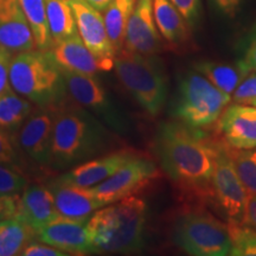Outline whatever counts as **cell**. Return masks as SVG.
<instances>
[{
	"label": "cell",
	"mask_w": 256,
	"mask_h": 256,
	"mask_svg": "<svg viewBox=\"0 0 256 256\" xmlns=\"http://www.w3.org/2000/svg\"><path fill=\"white\" fill-rule=\"evenodd\" d=\"M217 138L177 120L156 128L153 150L160 168L185 200L200 204L212 198Z\"/></svg>",
	"instance_id": "cell-1"
},
{
	"label": "cell",
	"mask_w": 256,
	"mask_h": 256,
	"mask_svg": "<svg viewBox=\"0 0 256 256\" xmlns=\"http://www.w3.org/2000/svg\"><path fill=\"white\" fill-rule=\"evenodd\" d=\"M113 136L100 119L76 102L56 106L49 168L69 170L110 150Z\"/></svg>",
	"instance_id": "cell-2"
},
{
	"label": "cell",
	"mask_w": 256,
	"mask_h": 256,
	"mask_svg": "<svg viewBox=\"0 0 256 256\" xmlns=\"http://www.w3.org/2000/svg\"><path fill=\"white\" fill-rule=\"evenodd\" d=\"M146 217L145 200L133 194L96 210L87 222L96 252L126 255L142 250Z\"/></svg>",
	"instance_id": "cell-3"
},
{
	"label": "cell",
	"mask_w": 256,
	"mask_h": 256,
	"mask_svg": "<svg viewBox=\"0 0 256 256\" xmlns=\"http://www.w3.org/2000/svg\"><path fill=\"white\" fill-rule=\"evenodd\" d=\"M10 83L37 107H56L69 98L62 69L48 51L34 49L14 55Z\"/></svg>",
	"instance_id": "cell-4"
},
{
	"label": "cell",
	"mask_w": 256,
	"mask_h": 256,
	"mask_svg": "<svg viewBox=\"0 0 256 256\" xmlns=\"http://www.w3.org/2000/svg\"><path fill=\"white\" fill-rule=\"evenodd\" d=\"M114 72L124 88L147 114L158 116L168 98V78L156 55L122 49L114 58Z\"/></svg>",
	"instance_id": "cell-5"
},
{
	"label": "cell",
	"mask_w": 256,
	"mask_h": 256,
	"mask_svg": "<svg viewBox=\"0 0 256 256\" xmlns=\"http://www.w3.org/2000/svg\"><path fill=\"white\" fill-rule=\"evenodd\" d=\"M230 101L232 95L220 90L192 69L178 76L170 114L188 127L204 130L217 122Z\"/></svg>",
	"instance_id": "cell-6"
},
{
	"label": "cell",
	"mask_w": 256,
	"mask_h": 256,
	"mask_svg": "<svg viewBox=\"0 0 256 256\" xmlns=\"http://www.w3.org/2000/svg\"><path fill=\"white\" fill-rule=\"evenodd\" d=\"M172 241L188 255H232V243L228 224L204 209L202 204L178 214L172 226Z\"/></svg>",
	"instance_id": "cell-7"
},
{
	"label": "cell",
	"mask_w": 256,
	"mask_h": 256,
	"mask_svg": "<svg viewBox=\"0 0 256 256\" xmlns=\"http://www.w3.org/2000/svg\"><path fill=\"white\" fill-rule=\"evenodd\" d=\"M68 96L74 102L94 114L115 133L127 134L130 122L96 75H84L62 70Z\"/></svg>",
	"instance_id": "cell-8"
},
{
	"label": "cell",
	"mask_w": 256,
	"mask_h": 256,
	"mask_svg": "<svg viewBox=\"0 0 256 256\" xmlns=\"http://www.w3.org/2000/svg\"><path fill=\"white\" fill-rule=\"evenodd\" d=\"M247 191L226 152L223 138H217V154L212 174V200L229 222L243 224Z\"/></svg>",
	"instance_id": "cell-9"
},
{
	"label": "cell",
	"mask_w": 256,
	"mask_h": 256,
	"mask_svg": "<svg viewBox=\"0 0 256 256\" xmlns=\"http://www.w3.org/2000/svg\"><path fill=\"white\" fill-rule=\"evenodd\" d=\"M158 176L159 171L154 162L139 153L124 162L110 178L90 188V190L106 206H108L136 194Z\"/></svg>",
	"instance_id": "cell-10"
},
{
	"label": "cell",
	"mask_w": 256,
	"mask_h": 256,
	"mask_svg": "<svg viewBox=\"0 0 256 256\" xmlns=\"http://www.w3.org/2000/svg\"><path fill=\"white\" fill-rule=\"evenodd\" d=\"M56 107H37L14 138L22 154L34 164L49 168Z\"/></svg>",
	"instance_id": "cell-11"
},
{
	"label": "cell",
	"mask_w": 256,
	"mask_h": 256,
	"mask_svg": "<svg viewBox=\"0 0 256 256\" xmlns=\"http://www.w3.org/2000/svg\"><path fill=\"white\" fill-rule=\"evenodd\" d=\"M75 16L78 32L92 54L104 64L106 72L114 68L115 52L104 20L98 10L86 0H68Z\"/></svg>",
	"instance_id": "cell-12"
},
{
	"label": "cell",
	"mask_w": 256,
	"mask_h": 256,
	"mask_svg": "<svg viewBox=\"0 0 256 256\" xmlns=\"http://www.w3.org/2000/svg\"><path fill=\"white\" fill-rule=\"evenodd\" d=\"M88 220H78L58 216L37 232V238L46 244L52 246L68 255L95 254Z\"/></svg>",
	"instance_id": "cell-13"
},
{
	"label": "cell",
	"mask_w": 256,
	"mask_h": 256,
	"mask_svg": "<svg viewBox=\"0 0 256 256\" xmlns=\"http://www.w3.org/2000/svg\"><path fill=\"white\" fill-rule=\"evenodd\" d=\"M165 48L153 14V0H136L128 20L124 49L142 55H156Z\"/></svg>",
	"instance_id": "cell-14"
},
{
	"label": "cell",
	"mask_w": 256,
	"mask_h": 256,
	"mask_svg": "<svg viewBox=\"0 0 256 256\" xmlns=\"http://www.w3.org/2000/svg\"><path fill=\"white\" fill-rule=\"evenodd\" d=\"M138 154L139 153L132 150H120L116 152L106 153L74 166L56 179L62 183L75 185V186L94 188L110 178L124 162Z\"/></svg>",
	"instance_id": "cell-15"
},
{
	"label": "cell",
	"mask_w": 256,
	"mask_h": 256,
	"mask_svg": "<svg viewBox=\"0 0 256 256\" xmlns=\"http://www.w3.org/2000/svg\"><path fill=\"white\" fill-rule=\"evenodd\" d=\"M0 46L12 55L36 49L19 0H0Z\"/></svg>",
	"instance_id": "cell-16"
},
{
	"label": "cell",
	"mask_w": 256,
	"mask_h": 256,
	"mask_svg": "<svg viewBox=\"0 0 256 256\" xmlns=\"http://www.w3.org/2000/svg\"><path fill=\"white\" fill-rule=\"evenodd\" d=\"M218 130L224 142L236 148H256V107L234 104L220 114Z\"/></svg>",
	"instance_id": "cell-17"
},
{
	"label": "cell",
	"mask_w": 256,
	"mask_h": 256,
	"mask_svg": "<svg viewBox=\"0 0 256 256\" xmlns=\"http://www.w3.org/2000/svg\"><path fill=\"white\" fill-rule=\"evenodd\" d=\"M46 185L52 194L60 215L63 217L88 220L96 210L106 206L100 198L92 194L90 188L69 185L56 178Z\"/></svg>",
	"instance_id": "cell-18"
},
{
	"label": "cell",
	"mask_w": 256,
	"mask_h": 256,
	"mask_svg": "<svg viewBox=\"0 0 256 256\" xmlns=\"http://www.w3.org/2000/svg\"><path fill=\"white\" fill-rule=\"evenodd\" d=\"M48 52L60 68L66 72L84 75H96L98 72H106L104 64L92 55L78 34L54 42Z\"/></svg>",
	"instance_id": "cell-19"
},
{
	"label": "cell",
	"mask_w": 256,
	"mask_h": 256,
	"mask_svg": "<svg viewBox=\"0 0 256 256\" xmlns=\"http://www.w3.org/2000/svg\"><path fill=\"white\" fill-rule=\"evenodd\" d=\"M16 215L23 218L36 232L60 216L55 200L48 185L28 184L18 200Z\"/></svg>",
	"instance_id": "cell-20"
},
{
	"label": "cell",
	"mask_w": 256,
	"mask_h": 256,
	"mask_svg": "<svg viewBox=\"0 0 256 256\" xmlns=\"http://www.w3.org/2000/svg\"><path fill=\"white\" fill-rule=\"evenodd\" d=\"M153 14L159 34L166 43L174 46L188 43L190 26L171 0H153Z\"/></svg>",
	"instance_id": "cell-21"
},
{
	"label": "cell",
	"mask_w": 256,
	"mask_h": 256,
	"mask_svg": "<svg viewBox=\"0 0 256 256\" xmlns=\"http://www.w3.org/2000/svg\"><path fill=\"white\" fill-rule=\"evenodd\" d=\"M194 69L212 83L216 88L229 95H232L243 80L250 74L243 66L241 60H238L235 64L203 60L194 63Z\"/></svg>",
	"instance_id": "cell-22"
},
{
	"label": "cell",
	"mask_w": 256,
	"mask_h": 256,
	"mask_svg": "<svg viewBox=\"0 0 256 256\" xmlns=\"http://www.w3.org/2000/svg\"><path fill=\"white\" fill-rule=\"evenodd\" d=\"M37 232L23 218L16 215L0 222V256L20 255Z\"/></svg>",
	"instance_id": "cell-23"
},
{
	"label": "cell",
	"mask_w": 256,
	"mask_h": 256,
	"mask_svg": "<svg viewBox=\"0 0 256 256\" xmlns=\"http://www.w3.org/2000/svg\"><path fill=\"white\" fill-rule=\"evenodd\" d=\"M136 0H113L104 11V20L115 56L124 49L128 20Z\"/></svg>",
	"instance_id": "cell-24"
},
{
	"label": "cell",
	"mask_w": 256,
	"mask_h": 256,
	"mask_svg": "<svg viewBox=\"0 0 256 256\" xmlns=\"http://www.w3.org/2000/svg\"><path fill=\"white\" fill-rule=\"evenodd\" d=\"M34 110L31 101L10 89L0 95V128L14 136Z\"/></svg>",
	"instance_id": "cell-25"
},
{
	"label": "cell",
	"mask_w": 256,
	"mask_h": 256,
	"mask_svg": "<svg viewBox=\"0 0 256 256\" xmlns=\"http://www.w3.org/2000/svg\"><path fill=\"white\" fill-rule=\"evenodd\" d=\"M46 5L52 43L78 34L75 16L68 0H46Z\"/></svg>",
	"instance_id": "cell-26"
},
{
	"label": "cell",
	"mask_w": 256,
	"mask_h": 256,
	"mask_svg": "<svg viewBox=\"0 0 256 256\" xmlns=\"http://www.w3.org/2000/svg\"><path fill=\"white\" fill-rule=\"evenodd\" d=\"M30 25L36 49L48 51L52 46L46 17V0H19Z\"/></svg>",
	"instance_id": "cell-27"
},
{
	"label": "cell",
	"mask_w": 256,
	"mask_h": 256,
	"mask_svg": "<svg viewBox=\"0 0 256 256\" xmlns=\"http://www.w3.org/2000/svg\"><path fill=\"white\" fill-rule=\"evenodd\" d=\"M226 152L248 196H256V148H236L226 142Z\"/></svg>",
	"instance_id": "cell-28"
},
{
	"label": "cell",
	"mask_w": 256,
	"mask_h": 256,
	"mask_svg": "<svg viewBox=\"0 0 256 256\" xmlns=\"http://www.w3.org/2000/svg\"><path fill=\"white\" fill-rule=\"evenodd\" d=\"M234 256H256V230L241 223H228Z\"/></svg>",
	"instance_id": "cell-29"
},
{
	"label": "cell",
	"mask_w": 256,
	"mask_h": 256,
	"mask_svg": "<svg viewBox=\"0 0 256 256\" xmlns=\"http://www.w3.org/2000/svg\"><path fill=\"white\" fill-rule=\"evenodd\" d=\"M0 164L26 176L24 159L14 136L0 128Z\"/></svg>",
	"instance_id": "cell-30"
},
{
	"label": "cell",
	"mask_w": 256,
	"mask_h": 256,
	"mask_svg": "<svg viewBox=\"0 0 256 256\" xmlns=\"http://www.w3.org/2000/svg\"><path fill=\"white\" fill-rule=\"evenodd\" d=\"M28 184L25 174L0 164V194L17 196Z\"/></svg>",
	"instance_id": "cell-31"
},
{
	"label": "cell",
	"mask_w": 256,
	"mask_h": 256,
	"mask_svg": "<svg viewBox=\"0 0 256 256\" xmlns=\"http://www.w3.org/2000/svg\"><path fill=\"white\" fill-rule=\"evenodd\" d=\"M235 104L256 106V72H250L232 92Z\"/></svg>",
	"instance_id": "cell-32"
},
{
	"label": "cell",
	"mask_w": 256,
	"mask_h": 256,
	"mask_svg": "<svg viewBox=\"0 0 256 256\" xmlns=\"http://www.w3.org/2000/svg\"><path fill=\"white\" fill-rule=\"evenodd\" d=\"M171 2L180 12L188 26H196L200 17V0H171Z\"/></svg>",
	"instance_id": "cell-33"
},
{
	"label": "cell",
	"mask_w": 256,
	"mask_h": 256,
	"mask_svg": "<svg viewBox=\"0 0 256 256\" xmlns=\"http://www.w3.org/2000/svg\"><path fill=\"white\" fill-rule=\"evenodd\" d=\"M23 256H66V252L60 250L58 248L52 247V246L46 244L42 241L37 242L36 240L28 243L20 252Z\"/></svg>",
	"instance_id": "cell-34"
},
{
	"label": "cell",
	"mask_w": 256,
	"mask_h": 256,
	"mask_svg": "<svg viewBox=\"0 0 256 256\" xmlns=\"http://www.w3.org/2000/svg\"><path fill=\"white\" fill-rule=\"evenodd\" d=\"M12 57L14 55L10 51L0 46V95L12 89L10 83V66Z\"/></svg>",
	"instance_id": "cell-35"
},
{
	"label": "cell",
	"mask_w": 256,
	"mask_h": 256,
	"mask_svg": "<svg viewBox=\"0 0 256 256\" xmlns=\"http://www.w3.org/2000/svg\"><path fill=\"white\" fill-rule=\"evenodd\" d=\"M241 62L249 72H256V24L247 37V44Z\"/></svg>",
	"instance_id": "cell-36"
},
{
	"label": "cell",
	"mask_w": 256,
	"mask_h": 256,
	"mask_svg": "<svg viewBox=\"0 0 256 256\" xmlns=\"http://www.w3.org/2000/svg\"><path fill=\"white\" fill-rule=\"evenodd\" d=\"M18 194L17 196L0 194V222L16 216L18 210Z\"/></svg>",
	"instance_id": "cell-37"
},
{
	"label": "cell",
	"mask_w": 256,
	"mask_h": 256,
	"mask_svg": "<svg viewBox=\"0 0 256 256\" xmlns=\"http://www.w3.org/2000/svg\"><path fill=\"white\" fill-rule=\"evenodd\" d=\"M210 2L220 14L228 18H234L238 14L243 0H210Z\"/></svg>",
	"instance_id": "cell-38"
},
{
	"label": "cell",
	"mask_w": 256,
	"mask_h": 256,
	"mask_svg": "<svg viewBox=\"0 0 256 256\" xmlns=\"http://www.w3.org/2000/svg\"><path fill=\"white\" fill-rule=\"evenodd\" d=\"M243 224L256 230V196H248Z\"/></svg>",
	"instance_id": "cell-39"
},
{
	"label": "cell",
	"mask_w": 256,
	"mask_h": 256,
	"mask_svg": "<svg viewBox=\"0 0 256 256\" xmlns=\"http://www.w3.org/2000/svg\"><path fill=\"white\" fill-rule=\"evenodd\" d=\"M86 2H87L89 5H92L94 8L98 10L100 12H104L113 0H86Z\"/></svg>",
	"instance_id": "cell-40"
},
{
	"label": "cell",
	"mask_w": 256,
	"mask_h": 256,
	"mask_svg": "<svg viewBox=\"0 0 256 256\" xmlns=\"http://www.w3.org/2000/svg\"><path fill=\"white\" fill-rule=\"evenodd\" d=\"M254 107H256V106H254Z\"/></svg>",
	"instance_id": "cell-41"
}]
</instances>
